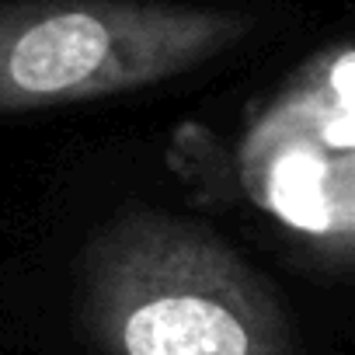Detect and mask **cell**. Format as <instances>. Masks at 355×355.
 Here are the masks:
<instances>
[{
  "label": "cell",
  "mask_w": 355,
  "mask_h": 355,
  "mask_svg": "<svg viewBox=\"0 0 355 355\" xmlns=\"http://www.w3.org/2000/svg\"><path fill=\"white\" fill-rule=\"evenodd\" d=\"M80 320L94 355H296L272 282L209 227L150 206L87 237Z\"/></svg>",
  "instance_id": "obj_1"
},
{
  "label": "cell",
  "mask_w": 355,
  "mask_h": 355,
  "mask_svg": "<svg viewBox=\"0 0 355 355\" xmlns=\"http://www.w3.org/2000/svg\"><path fill=\"white\" fill-rule=\"evenodd\" d=\"M279 105L303 119H355V46L310 60Z\"/></svg>",
  "instance_id": "obj_3"
},
{
  "label": "cell",
  "mask_w": 355,
  "mask_h": 355,
  "mask_svg": "<svg viewBox=\"0 0 355 355\" xmlns=\"http://www.w3.org/2000/svg\"><path fill=\"white\" fill-rule=\"evenodd\" d=\"M241 11L171 0H4L0 115L174 80L251 35Z\"/></svg>",
  "instance_id": "obj_2"
},
{
  "label": "cell",
  "mask_w": 355,
  "mask_h": 355,
  "mask_svg": "<svg viewBox=\"0 0 355 355\" xmlns=\"http://www.w3.org/2000/svg\"><path fill=\"white\" fill-rule=\"evenodd\" d=\"M334 241L355 248V199L338 213V220H334Z\"/></svg>",
  "instance_id": "obj_4"
}]
</instances>
